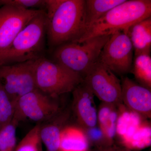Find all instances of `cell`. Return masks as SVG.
I'll return each mask as SVG.
<instances>
[{
  "mask_svg": "<svg viewBox=\"0 0 151 151\" xmlns=\"http://www.w3.org/2000/svg\"><path fill=\"white\" fill-rule=\"evenodd\" d=\"M34 72L37 89L53 98L72 92L84 79L78 73L43 56L35 60Z\"/></svg>",
  "mask_w": 151,
  "mask_h": 151,
  "instance_id": "cell-5",
  "label": "cell"
},
{
  "mask_svg": "<svg viewBox=\"0 0 151 151\" xmlns=\"http://www.w3.org/2000/svg\"><path fill=\"white\" fill-rule=\"evenodd\" d=\"M72 93L70 110L76 122L85 129H93L97 124V110L92 90L83 79Z\"/></svg>",
  "mask_w": 151,
  "mask_h": 151,
  "instance_id": "cell-12",
  "label": "cell"
},
{
  "mask_svg": "<svg viewBox=\"0 0 151 151\" xmlns=\"http://www.w3.org/2000/svg\"><path fill=\"white\" fill-rule=\"evenodd\" d=\"M18 123L14 120L0 131V151H14L17 146L16 129Z\"/></svg>",
  "mask_w": 151,
  "mask_h": 151,
  "instance_id": "cell-21",
  "label": "cell"
},
{
  "mask_svg": "<svg viewBox=\"0 0 151 151\" xmlns=\"http://www.w3.org/2000/svg\"><path fill=\"white\" fill-rule=\"evenodd\" d=\"M35 60L0 65V87L15 105L20 97L37 89Z\"/></svg>",
  "mask_w": 151,
  "mask_h": 151,
  "instance_id": "cell-6",
  "label": "cell"
},
{
  "mask_svg": "<svg viewBox=\"0 0 151 151\" xmlns=\"http://www.w3.org/2000/svg\"><path fill=\"white\" fill-rule=\"evenodd\" d=\"M70 109H61L56 115L40 124V134L46 151H59L60 136L71 114Z\"/></svg>",
  "mask_w": 151,
  "mask_h": 151,
  "instance_id": "cell-14",
  "label": "cell"
},
{
  "mask_svg": "<svg viewBox=\"0 0 151 151\" xmlns=\"http://www.w3.org/2000/svg\"><path fill=\"white\" fill-rule=\"evenodd\" d=\"M46 16L42 10L19 33L0 61V65L35 60L42 57Z\"/></svg>",
  "mask_w": 151,
  "mask_h": 151,
  "instance_id": "cell-3",
  "label": "cell"
},
{
  "mask_svg": "<svg viewBox=\"0 0 151 151\" xmlns=\"http://www.w3.org/2000/svg\"><path fill=\"white\" fill-rule=\"evenodd\" d=\"M84 80L94 96L102 103L117 107L124 105L121 81L115 73L99 61L92 66Z\"/></svg>",
  "mask_w": 151,
  "mask_h": 151,
  "instance_id": "cell-9",
  "label": "cell"
},
{
  "mask_svg": "<svg viewBox=\"0 0 151 151\" xmlns=\"http://www.w3.org/2000/svg\"><path fill=\"white\" fill-rule=\"evenodd\" d=\"M126 1V0H85L84 17L85 29L109 11Z\"/></svg>",
  "mask_w": 151,
  "mask_h": 151,
  "instance_id": "cell-18",
  "label": "cell"
},
{
  "mask_svg": "<svg viewBox=\"0 0 151 151\" xmlns=\"http://www.w3.org/2000/svg\"><path fill=\"white\" fill-rule=\"evenodd\" d=\"M42 10L0 8V61L19 33Z\"/></svg>",
  "mask_w": 151,
  "mask_h": 151,
  "instance_id": "cell-10",
  "label": "cell"
},
{
  "mask_svg": "<svg viewBox=\"0 0 151 151\" xmlns=\"http://www.w3.org/2000/svg\"><path fill=\"white\" fill-rule=\"evenodd\" d=\"M15 104L0 87V126L1 128L13 119Z\"/></svg>",
  "mask_w": 151,
  "mask_h": 151,
  "instance_id": "cell-22",
  "label": "cell"
},
{
  "mask_svg": "<svg viewBox=\"0 0 151 151\" xmlns=\"http://www.w3.org/2000/svg\"><path fill=\"white\" fill-rule=\"evenodd\" d=\"M131 72L140 85L151 89L150 54L142 53L134 56Z\"/></svg>",
  "mask_w": 151,
  "mask_h": 151,
  "instance_id": "cell-19",
  "label": "cell"
},
{
  "mask_svg": "<svg viewBox=\"0 0 151 151\" xmlns=\"http://www.w3.org/2000/svg\"><path fill=\"white\" fill-rule=\"evenodd\" d=\"M2 129L1 127V126H0V131H1V129Z\"/></svg>",
  "mask_w": 151,
  "mask_h": 151,
  "instance_id": "cell-25",
  "label": "cell"
},
{
  "mask_svg": "<svg viewBox=\"0 0 151 151\" xmlns=\"http://www.w3.org/2000/svg\"><path fill=\"white\" fill-rule=\"evenodd\" d=\"M123 104L130 111L145 118L151 116V89L137 84L128 77L122 78Z\"/></svg>",
  "mask_w": 151,
  "mask_h": 151,
  "instance_id": "cell-13",
  "label": "cell"
},
{
  "mask_svg": "<svg viewBox=\"0 0 151 151\" xmlns=\"http://www.w3.org/2000/svg\"><path fill=\"white\" fill-rule=\"evenodd\" d=\"M0 6H10L26 9H43V8L45 9V0H0Z\"/></svg>",
  "mask_w": 151,
  "mask_h": 151,
  "instance_id": "cell-23",
  "label": "cell"
},
{
  "mask_svg": "<svg viewBox=\"0 0 151 151\" xmlns=\"http://www.w3.org/2000/svg\"><path fill=\"white\" fill-rule=\"evenodd\" d=\"M110 35L96 37L81 42H71L54 48L53 61L81 75L83 78L99 56Z\"/></svg>",
  "mask_w": 151,
  "mask_h": 151,
  "instance_id": "cell-4",
  "label": "cell"
},
{
  "mask_svg": "<svg viewBox=\"0 0 151 151\" xmlns=\"http://www.w3.org/2000/svg\"><path fill=\"white\" fill-rule=\"evenodd\" d=\"M134 51L127 34L123 31L117 32L111 35L98 61L115 74L124 75L132 71Z\"/></svg>",
  "mask_w": 151,
  "mask_h": 151,
  "instance_id": "cell-8",
  "label": "cell"
},
{
  "mask_svg": "<svg viewBox=\"0 0 151 151\" xmlns=\"http://www.w3.org/2000/svg\"><path fill=\"white\" fill-rule=\"evenodd\" d=\"M87 151H131L123 146H119L115 143L109 145L94 147L93 148L89 149Z\"/></svg>",
  "mask_w": 151,
  "mask_h": 151,
  "instance_id": "cell-24",
  "label": "cell"
},
{
  "mask_svg": "<svg viewBox=\"0 0 151 151\" xmlns=\"http://www.w3.org/2000/svg\"><path fill=\"white\" fill-rule=\"evenodd\" d=\"M45 3L50 47L78 40L85 29V0H45Z\"/></svg>",
  "mask_w": 151,
  "mask_h": 151,
  "instance_id": "cell-1",
  "label": "cell"
},
{
  "mask_svg": "<svg viewBox=\"0 0 151 151\" xmlns=\"http://www.w3.org/2000/svg\"><path fill=\"white\" fill-rule=\"evenodd\" d=\"M40 129V124L38 123L22 139L14 151H43Z\"/></svg>",
  "mask_w": 151,
  "mask_h": 151,
  "instance_id": "cell-20",
  "label": "cell"
},
{
  "mask_svg": "<svg viewBox=\"0 0 151 151\" xmlns=\"http://www.w3.org/2000/svg\"><path fill=\"white\" fill-rule=\"evenodd\" d=\"M150 17L151 0H126L90 25L74 42L110 35L118 31L125 32L133 24Z\"/></svg>",
  "mask_w": 151,
  "mask_h": 151,
  "instance_id": "cell-2",
  "label": "cell"
},
{
  "mask_svg": "<svg viewBox=\"0 0 151 151\" xmlns=\"http://www.w3.org/2000/svg\"><path fill=\"white\" fill-rule=\"evenodd\" d=\"M124 32L132 42L134 56L142 53L150 54L151 17L133 24Z\"/></svg>",
  "mask_w": 151,
  "mask_h": 151,
  "instance_id": "cell-15",
  "label": "cell"
},
{
  "mask_svg": "<svg viewBox=\"0 0 151 151\" xmlns=\"http://www.w3.org/2000/svg\"><path fill=\"white\" fill-rule=\"evenodd\" d=\"M36 89L17 101L13 120L19 123L29 119L41 123L51 119L61 108L57 99Z\"/></svg>",
  "mask_w": 151,
  "mask_h": 151,
  "instance_id": "cell-7",
  "label": "cell"
},
{
  "mask_svg": "<svg viewBox=\"0 0 151 151\" xmlns=\"http://www.w3.org/2000/svg\"><path fill=\"white\" fill-rule=\"evenodd\" d=\"M120 107L102 103L97 111V123L105 140L109 144L114 143Z\"/></svg>",
  "mask_w": 151,
  "mask_h": 151,
  "instance_id": "cell-16",
  "label": "cell"
},
{
  "mask_svg": "<svg viewBox=\"0 0 151 151\" xmlns=\"http://www.w3.org/2000/svg\"><path fill=\"white\" fill-rule=\"evenodd\" d=\"M124 105L120 108L117 124L116 134L122 139L124 147L132 149H142L151 144V128L143 124L139 115L125 111Z\"/></svg>",
  "mask_w": 151,
  "mask_h": 151,
  "instance_id": "cell-11",
  "label": "cell"
},
{
  "mask_svg": "<svg viewBox=\"0 0 151 151\" xmlns=\"http://www.w3.org/2000/svg\"><path fill=\"white\" fill-rule=\"evenodd\" d=\"M89 145L86 134L80 128L66 126L62 130L59 151H87Z\"/></svg>",
  "mask_w": 151,
  "mask_h": 151,
  "instance_id": "cell-17",
  "label": "cell"
}]
</instances>
